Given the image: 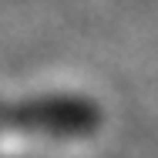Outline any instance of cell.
Here are the masks:
<instances>
[{
  "label": "cell",
  "mask_w": 158,
  "mask_h": 158,
  "mask_svg": "<svg viewBox=\"0 0 158 158\" xmlns=\"http://www.w3.org/2000/svg\"><path fill=\"white\" fill-rule=\"evenodd\" d=\"M101 125V111L84 98H34L0 104L3 135H37V138H84Z\"/></svg>",
  "instance_id": "6da1fadb"
}]
</instances>
